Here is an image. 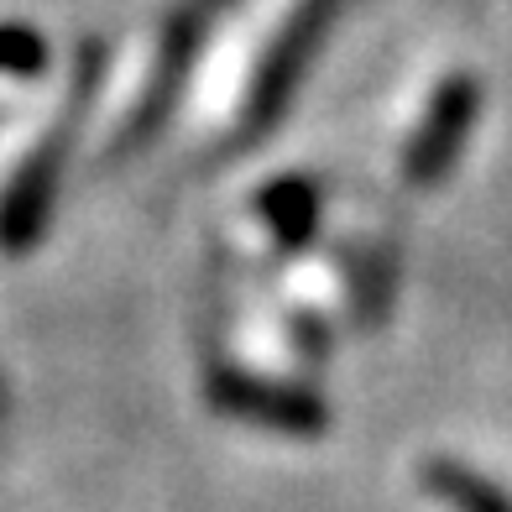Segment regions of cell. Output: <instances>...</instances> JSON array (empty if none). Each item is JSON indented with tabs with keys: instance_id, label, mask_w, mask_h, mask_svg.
<instances>
[{
	"instance_id": "277c9868",
	"label": "cell",
	"mask_w": 512,
	"mask_h": 512,
	"mask_svg": "<svg viewBox=\"0 0 512 512\" xmlns=\"http://www.w3.org/2000/svg\"><path fill=\"white\" fill-rule=\"evenodd\" d=\"M476 115H481L476 74H450L434 89L424 121H418L413 142L403 152V178L413 183V189H434V183L450 178V168L460 162L465 142H471V131H476Z\"/></svg>"
},
{
	"instance_id": "9c48e42d",
	"label": "cell",
	"mask_w": 512,
	"mask_h": 512,
	"mask_svg": "<svg viewBox=\"0 0 512 512\" xmlns=\"http://www.w3.org/2000/svg\"><path fill=\"white\" fill-rule=\"evenodd\" d=\"M0 408H6V377H0Z\"/></svg>"
},
{
	"instance_id": "6da1fadb",
	"label": "cell",
	"mask_w": 512,
	"mask_h": 512,
	"mask_svg": "<svg viewBox=\"0 0 512 512\" xmlns=\"http://www.w3.org/2000/svg\"><path fill=\"white\" fill-rule=\"evenodd\" d=\"M100 68H105V48L100 42H84V53L74 63V89H68V105L58 115V126L21 157L16 178L6 183V194H0V251L6 256H27L42 236H48L53 204H58V189H63L68 136H74V121L89 110V100H95Z\"/></svg>"
},
{
	"instance_id": "7a4b0ae2",
	"label": "cell",
	"mask_w": 512,
	"mask_h": 512,
	"mask_svg": "<svg viewBox=\"0 0 512 512\" xmlns=\"http://www.w3.org/2000/svg\"><path fill=\"white\" fill-rule=\"evenodd\" d=\"M204 398L215 413L236 418L246 429H267L283 439H324L330 434V403L319 392L283 382V377H262L246 366H215L204 382Z\"/></svg>"
},
{
	"instance_id": "5b68a950",
	"label": "cell",
	"mask_w": 512,
	"mask_h": 512,
	"mask_svg": "<svg viewBox=\"0 0 512 512\" xmlns=\"http://www.w3.org/2000/svg\"><path fill=\"white\" fill-rule=\"evenodd\" d=\"M199 42H204V0H183V6L168 16V32H162V53L157 68L147 79V95L131 115V142H147V136L162 126V115L178 105V89L189 79V68L199 58Z\"/></svg>"
},
{
	"instance_id": "3957f363",
	"label": "cell",
	"mask_w": 512,
	"mask_h": 512,
	"mask_svg": "<svg viewBox=\"0 0 512 512\" xmlns=\"http://www.w3.org/2000/svg\"><path fill=\"white\" fill-rule=\"evenodd\" d=\"M330 16H335V0H298L293 6V16L283 21V32L272 37V48H267L262 68H256V79H251L246 121H241L246 136H267L277 121H283V110L293 105L324 32H330Z\"/></svg>"
},
{
	"instance_id": "52a82bcc",
	"label": "cell",
	"mask_w": 512,
	"mask_h": 512,
	"mask_svg": "<svg viewBox=\"0 0 512 512\" xmlns=\"http://www.w3.org/2000/svg\"><path fill=\"white\" fill-rule=\"evenodd\" d=\"M256 209H262V220L277 236V246H288V251L309 246L314 230H319V189L309 178H298V173L272 178L267 189L256 194Z\"/></svg>"
},
{
	"instance_id": "8992f818",
	"label": "cell",
	"mask_w": 512,
	"mask_h": 512,
	"mask_svg": "<svg viewBox=\"0 0 512 512\" xmlns=\"http://www.w3.org/2000/svg\"><path fill=\"white\" fill-rule=\"evenodd\" d=\"M424 492L445 512H512L507 486H497L492 476H481L465 460H450V455L424 460Z\"/></svg>"
},
{
	"instance_id": "ba28073f",
	"label": "cell",
	"mask_w": 512,
	"mask_h": 512,
	"mask_svg": "<svg viewBox=\"0 0 512 512\" xmlns=\"http://www.w3.org/2000/svg\"><path fill=\"white\" fill-rule=\"evenodd\" d=\"M48 68V37L27 21H0V74L37 79Z\"/></svg>"
}]
</instances>
